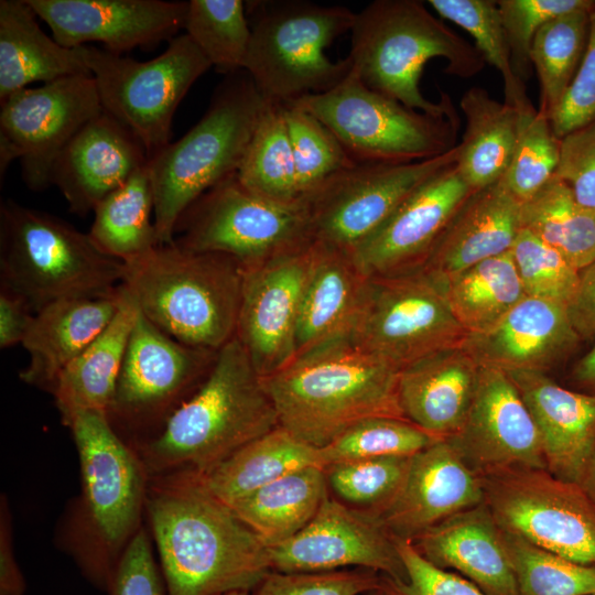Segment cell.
Returning a JSON list of instances; mask_svg holds the SVG:
<instances>
[{"mask_svg": "<svg viewBox=\"0 0 595 595\" xmlns=\"http://www.w3.org/2000/svg\"><path fill=\"white\" fill-rule=\"evenodd\" d=\"M510 252L527 296L569 307L578 286L580 270L524 228H520Z\"/></svg>", "mask_w": 595, "mask_h": 595, "instance_id": "cell-49", "label": "cell"}, {"mask_svg": "<svg viewBox=\"0 0 595 595\" xmlns=\"http://www.w3.org/2000/svg\"><path fill=\"white\" fill-rule=\"evenodd\" d=\"M220 595H251L249 591H234Z\"/></svg>", "mask_w": 595, "mask_h": 595, "instance_id": "cell-62", "label": "cell"}, {"mask_svg": "<svg viewBox=\"0 0 595 595\" xmlns=\"http://www.w3.org/2000/svg\"><path fill=\"white\" fill-rule=\"evenodd\" d=\"M484 502L498 524L571 561L595 565V505L582 487L544 468L482 476Z\"/></svg>", "mask_w": 595, "mask_h": 595, "instance_id": "cell-13", "label": "cell"}, {"mask_svg": "<svg viewBox=\"0 0 595 595\" xmlns=\"http://www.w3.org/2000/svg\"><path fill=\"white\" fill-rule=\"evenodd\" d=\"M25 0L0 1V102L29 84L91 75L76 47L47 36Z\"/></svg>", "mask_w": 595, "mask_h": 595, "instance_id": "cell-33", "label": "cell"}, {"mask_svg": "<svg viewBox=\"0 0 595 595\" xmlns=\"http://www.w3.org/2000/svg\"><path fill=\"white\" fill-rule=\"evenodd\" d=\"M313 241L304 206L266 199L245 187L237 173L201 195L178 218L173 242L230 256L244 268Z\"/></svg>", "mask_w": 595, "mask_h": 595, "instance_id": "cell-11", "label": "cell"}, {"mask_svg": "<svg viewBox=\"0 0 595 595\" xmlns=\"http://www.w3.org/2000/svg\"><path fill=\"white\" fill-rule=\"evenodd\" d=\"M119 289L105 298H73L52 302L34 313L22 346L29 363L20 379L52 393L64 370L112 321Z\"/></svg>", "mask_w": 595, "mask_h": 595, "instance_id": "cell-30", "label": "cell"}, {"mask_svg": "<svg viewBox=\"0 0 595 595\" xmlns=\"http://www.w3.org/2000/svg\"><path fill=\"white\" fill-rule=\"evenodd\" d=\"M567 313L580 337L595 335V261L580 271L578 286Z\"/></svg>", "mask_w": 595, "mask_h": 595, "instance_id": "cell-58", "label": "cell"}, {"mask_svg": "<svg viewBox=\"0 0 595 595\" xmlns=\"http://www.w3.org/2000/svg\"><path fill=\"white\" fill-rule=\"evenodd\" d=\"M244 267L235 258L159 245L125 263L121 286L163 333L219 350L235 337Z\"/></svg>", "mask_w": 595, "mask_h": 595, "instance_id": "cell-5", "label": "cell"}, {"mask_svg": "<svg viewBox=\"0 0 595 595\" xmlns=\"http://www.w3.org/2000/svg\"><path fill=\"white\" fill-rule=\"evenodd\" d=\"M312 242L244 268L235 337L261 377L281 369L295 356L296 327Z\"/></svg>", "mask_w": 595, "mask_h": 595, "instance_id": "cell-19", "label": "cell"}, {"mask_svg": "<svg viewBox=\"0 0 595 595\" xmlns=\"http://www.w3.org/2000/svg\"><path fill=\"white\" fill-rule=\"evenodd\" d=\"M467 336L440 282L419 268L370 278L349 338L401 370L430 354L463 345Z\"/></svg>", "mask_w": 595, "mask_h": 595, "instance_id": "cell-12", "label": "cell"}, {"mask_svg": "<svg viewBox=\"0 0 595 595\" xmlns=\"http://www.w3.org/2000/svg\"><path fill=\"white\" fill-rule=\"evenodd\" d=\"M480 365L461 345L430 354L400 370L398 397L405 419L437 439L462 429Z\"/></svg>", "mask_w": 595, "mask_h": 595, "instance_id": "cell-28", "label": "cell"}, {"mask_svg": "<svg viewBox=\"0 0 595 595\" xmlns=\"http://www.w3.org/2000/svg\"><path fill=\"white\" fill-rule=\"evenodd\" d=\"M443 570H454L487 595H518L501 528L485 502L457 512L411 540Z\"/></svg>", "mask_w": 595, "mask_h": 595, "instance_id": "cell-27", "label": "cell"}, {"mask_svg": "<svg viewBox=\"0 0 595 595\" xmlns=\"http://www.w3.org/2000/svg\"><path fill=\"white\" fill-rule=\"evenodd\" d=\"M560 151L561 139L550 120L534 107L521 111L513 154L501 178L518 202L532 197L555 176Z\"/></svg>", "mask_w": 595, "mask_h": 595, "instance_id": "cell-48", "label": "cell"}, {"mask_svg": "<svg viewBox=\"0 0 595 595\" xmlns=\"http://www.w3.org/2000/svg\"><path fill=\"white\" fill-rule=\"evenodd\" d=\"M411 456H385L337 462L324 467L327 485L347 506L378 516L394 498Z\"/></svg>", "mask_w": 595, "mask_h": 595, "instance_id": "cell-47", "label": "cell"}, {"mask_svg": "<svg viewBox=\"0 0 595 595\" xmlns=\"http://www.w3.org/2000/svg\"><path fill=\"white\" fill-rule=\"evenodd\" d=\"M125 263L69 223L11 199L0 207L1 286L35 313L63 299L115 295Z\"/></svg>", "mask_w": 595, "mask_h": 595, "instance_id": "cell-7", "label": "cell"}, {"mask_svg": "<svg viewBox=\"0 0 595 595\" xmlns=\"http://www.w3.org/2000/svg\"><path fill=\"white\" fill-rule=\"evenodd\" d=\"M154 198L148 163L107 195L94 209L88 232L107 256L130 262L159 246L151 220Z\"/></svg>", "mask_w": 595, "mask_h": 595, "instance_id": "cell-38", "label": "cell"}, {"mask_svg": "<svg viewBox=\"0 0 595 595\" xmlns=\"http://www.w3.org/2000/svg\"><path fill=\"white\" fill-rule=\"evenodd\" d=\"M350 33L347 57L367 87L436 117L456 112L450 96L442 94L441 101L433 102L422 95L425 64L441 57L447 74L468 78L486 63L475 46L416 0H376L355 13Z\"/></svg>", "mask_w": 595, "mask_h": 595, "instance_id": "cell-4", "label": "cell"}, {"mask_svg": "<svg viewBox=\"0 0 595 595\" xmlns=\"http://www.w3.org/2000/svg\"><path fill=\"white\" fill-rule=\"evenodd\" d=\"M430 7L443 19L464 29L475 41L484 60L501 75L505 101L520 111L532 106L524 82L515 74L510 48L497 1L494 0H429Z\"/></svg>", "mask_w": 595, "mask_h": 595, "instance_id": "cell-43", "label": "cell"}, {"mask_svg": "<svg viewBox=\"0 0 595 595\" xmlns=\"http://www.w3.org/2000/svg\"><path fill=\"white\" fill-rule=\"evenodd\" d=\"M370 595H394V593L387 586L383 580V585L380 588L370 592Z\"/></svg>", "mask_w": 595, "mask_h": 595, "instance_id": "cell-61", "label": "cell"}, {"mask_svg": "<svg viewBox=\"0 0 595 595\" xmlns=\"http://www.w3.org/2000/svg\"><path fill=\"white\" fill-rule=\"evenodd\" d=\"M266 105L246 72L228 75L201 120L149 156L159 245L173 242L176 223L190 205L238 172Z\"/></svg>", "mask_w": 595, "mask_h": 595, "instance_id": "cell-6", "label": "cell"}, {"mask_svg": "<svg viewBox=\"0 0 595 595\" xmlns=\"http://www.w3.org/2000/svg\"><path fill=\"white\" fill-rule=\"evenodd\" d=\"M437 439L405 418L371 416L320 448L324 467L345 461L412 456Z\"/></svg>", "mask_w": 595, "mask_h": 595, "instance_id": "cell-45", "label": "cell"}, {"mask_svg": "<svg viewBox=\"0 0 595 595\" xmlns=\"http://www.w3.org/2000/svg\"><path fill=\"white\" fill-rule=\"evenodd\" d=\"M511 64L519 79L530 77V52L537 32L560 15L595 7L593 0H498Z\"/></svg>", "mask_w": 595, "mask_h": 595, "instance_id": "cell-50", "label": "cell"}, {"mask_svg": "<svg viewBox=\"0 0 595 595\" xmlns=\"http://www.w3.org/2000/svg\"><path fill=\"white\" fill-rule=\"evenodd\" d=\"M458 145L410 163H355L325 181L304 203L313 241L351 249L421 184L457 161Z\"/></svg>", "mask_w": 595, "mask_h": 595, "instance_id": "cell-17", "label": "cell"}, {"mask_svg": "<svg viewBox=\"0 0 595 595\" xmlns=\"http://www.w3.org/2000/svg\"><path fill=\"white\" fill-rule=\"evenodd\" d=\"M327 495L324 468L310 466L286 474L228 506L271 547L301 531Z\"/></svg>", "mask_w": 595, "mask_h": 595, "instance_id": "cell-36", "label": "cell"}, {"mask_svg": "<svg viewBox=\"0 0 595 595\" xmlns=\"http://www.w3.org/2000/svg\"><path fill=\"white\" fill-rule=\"evenodd\" d=\"M595 119V8L589 13L586 48L561 104L550 118L554 134L567 133Z\"/></svg>", "mask_w": 595, "mask_h": 595, "instance_id": "cell-53", "label": "cell"}, {"mask_svg": "<svg viewBox=\"0 0 595 595\" xmlns=\"http://www.w3.org/2000/svg\"><path fill=\"white\" fill-rule=\"evenodd\" d=\"M0 175L19 159L32 191L52 185L61 151L91 119L102 112L91 75L64 77L36 88H23L0 102Z\"/></svg>", "mask_w": 595, "mask_h": 595, "instance_id": "cell-15", "label": "cell"}, {"mask_svg": "<svg viewBox=\"0 0 595 595\" xmlns=\"http://www.w3.org/2000/svg\"><path fill=\"white\" fill-rule=\"evenodd\" d=\"M271 571L326 572L358 566L405 576L394 537L380 520L329 494L314 518L296 534L268 547Z\"/></svg>", "mask_w": 595, "mask_h": 595, "instance_id": "cell-18", "label": "cell"}, {"mask_svg": "<svg viewBox=\"0 0 595 595\" xmlns=\"http://www.w3.org/2000/svg\"><path fill=\"white\" fill-rule=\"evenodd\" d=\"M284 117L304 206L325 181L356 162L335 134L310 112L285 104Z\"/></svg>", "mask_w": 595, "mask_h": 595, "instance_id": "cell-46", "label": "cell"}, {"mask_svg": "<svg viewBox=\"0 0 595 595\" xmlns=\"http://www.w3.org/2000/svg\"><path fill=\"white\" fill-rule=\"evenodd\" d=\"M555 176L582 206L595 210V119L561 139Z\"/></svg>", "mask_w": 595, "mask_h": 595, "instance_id": "cell-54", "label": "cell"}, {"mask_svg": "<svg viewBox=\"0 0 595 595\" xmlns=\"http://www.w3.org/2000/svg\"><path fill=\"white\" fill-rule=\"evenodd\" d=\"M482 502V477L447 440H437L411 456L399 491L376 517L393 537L411 541Z\"/></svg>", "mask_w": 595, "mask_h": 595, "instance_id": "cell-23", "label": "cell"}, {"mask_svg": "<svg viewBox=\"0 0 595 595\" xmlns=\"http://www.w3.org/2000/svg\"><path fill=\"white\" fill-rule=\"evenodd\" d=\"M394 542L405 572L403 580H385L394 595H487L459 574L429 562L410 540L394 537Z\"/></svg>", "mask_w": 595, "mask_h": 595, "instance_id": "cell-52", "label": "cell"}, {"mask_svg": "<svg viewBox=\"0 0 595 595\" xmlns=\"http://www.w3.org/2000/svg\"><path fill=\"white\" fill-rule=\"evenodd\" d=\"M217 354L172 338L139 311L108 412L112 426L147 432L145 439L158 433L203 383Z\"/></svg>", "mask_w": 595, "mask_h": 595, "instance_id": "cell-14", "label": "cell"}, {"mask_svg": "<svg viewBox=\"0 0 595 595\" xmlns=\"http://www.w3.org/2000/svg\"><path fill=\"white\" fill-rule=\"evenodd\" d=\"M433 277L468 335L490 329L527 296L510 251L445 277Z\"/></svg>", "mask_w": 595, "mask_h": 595, "instance_id": "cell-37", "label": "cell"}, {"mask_svg": "<svg viewBox=\"0 0 595 595\" xmlns=\"http://www.w3.org/2000/svg\"><path fill=\"white\" fill-rule=\"evenodd\" d=\"M246 4L241 0H191L184 24L185 33L225 75L244 68L251 30Z\"/></svg>", "mask_w": 595, "mask_h": 595, "instance_id": "cell-42", "label": "cell"}, {"mask_svg": "<svg viewBox=\"0 0 595 595\" xmlns=\"http://www.w3.org/2000/svg\"><path fill=\"white\" fill-rule=\"evenodd\" d=\"M119 309L109 325L58 376L52 394L65 425L83 411L107 413L139 309L119 286Z\"/></svg>", "mask_w": 595, "mask_h": 595, "instance_id": "cell-32", "label": "cell"}, {"mask_svg": "<svg viewBox=\"0 0 595 595\" xmlns=\"http://www.w3.org/2000/svg\"><path fill=\"white\" fill-rule=\"evenodd\" d=\"M580 338L565 306L526 296L494 327L468 335L463 346L483 367L545 372Z\"/></svg>", "mask_w": 595, "mask_h": 595, "instance_id": "cell-25", "label": "cell"}, {"mask_svg": "<svg viewBox=\"0 0 595 595\" xmlns=\"http://www.w3.org/2000/svg\"><path fill=\"white\" fill-rule=\"evenodd\" d=\"M237 176L245 187L266 199L303 206L284 105L267 101Z\"/></svg>", "mask_w": 595, "mask_h": 595, "instance_id": "cell-40", "label": "cell"}, {"mask_svg": "<svg viewBox=\"0 0 595 595\" xmlns=\"http://www.w3.org/2000/svg\"><path fill=\"white\" fill-rule=\"evenodd\" d=\"M279 426L261 376L234 337L217 354L203 383L138 455L148 478L204 474L234 452Z\"/></svg>", "mask_w": 595, "mask_h": 595, "instance_id": "cell-2", "label": "cell"}, {"mask_svg": "<svg viewBox=\"0 0 595 595\" xmlns=\"http://www.w3.org/2000/svg\"><path fill=\"white\" fill-rule=\"evenodd\" d=\"M520 224L577 270L595 261V210L582 206L558 176L521 203Z\"/></svg>", "mask_w": 595, "mask_h": 595, "instance_id": "cell-39", "label": "cell"}, {"mask_svg": "<svg viewBox=\"0 0 595 595\" xmlns=\"http://www.w3.org/2000/svg\"><path fill=\"white\" fill-rule=\"evenodd\" d=\"M370 570L326 572L270 571L256 587L255 595H360L383 585Z\"/></svg>", "mask_w": 595, "mask_h": 595, "instance_id": "cell-51", "label": "cell"}, {"mask_svg": "<svg viewBox=\"0 0 595 595\" xmlns=\"http://www.w3.org/2000/svg\"><path fill=\"white\" fill-rule=\"evenodd\" d=\"M310 466L324 468L320 448L277 426L197 475L212 495L231 505L286 474Z\"/></svg>", "mask_w": 595, "mask_h": 595, "instance_id": "cell-35", "label": "cell"}, {"mask_svg": "<svg viewBox=\"0 0 595 595\" xmlns=\"http://www.w3.org/2000/svg\"><path fill=\"white\" fill-rule=\"evenodd\" d=\"M248 3L251 37L242 69L267 101L285 105L322 94L349 74L348 57L334 62L324 51L350 32L355 12L299 0Z\"/></svg>", "mask_w": 595, "mask_h": 595, "instance_id": "cell-8", "label": "cell"}, {"mask_svg": "<svg viewBox=\"0 0 595 595\" xmlns=\"http://www.w3.org/2000/svg\"><path fill=\"white\" fill-rule=\"evenodd\" d=\"M61 45L98 42L121 55L170 41L184 29L188 1L25 0Z\"/></svg>", "mask_w": 595, "mask_h": 595, "instance_id": "cell-22", "label": "cell"}, {"mask_svg": "<svg viewBox=\"0 0 595 595\" xmlns=\"http://www.w3.org/2000/svg\"><path fill=\"white\" fill-rule=\"evenodd\" d=\"M66 426L78 453L87 517L115 574L117 553L140 529L149 478L138 453L119 436L107 413L78 412Z\"/></svg>", "mask_w": 595, "mask_h": 595, "instance_id": "cell-16", "label": "cell"}, {"mask_svg": "<svg viewBox=\"0 0 595 595\" xmlns=\"http://www.w3.org/2000/svg\"><path fill=\"white\" fill-rule=\"evenodd\" d=\"M399 375V368L346 337L294 357L261 380L279 426L321 448L364 419L404 418Z\"/></svg>", "mask_w": 595, "mask_h": 595, "instance_id": "cell-3", "label": "cell"}, {"mask_svg": "<svg viewBox=\"0 0 595 595\" xmlns=\"http://www.w3.org/2000/svg\"><path fill=\"white\" fill-rule=\"evenodd\" d=\"M459 107L466 126L457 143L456 166L467 185L478 191L506 174L517 142L521 111L493 98L482 87L467 89Z\"/></svg>", "mask_w": 595, "mask_h": 595, "instance_id": "cell-34", "label": "cell"}, {"mask_svg": "<svg viewBox=\"0 0 595 595\" xmlns=\"http://www.w3.org/2000/svg\"><path fill=\"white\" fill-rule=\"evenodd\" d=\"M447 440L480 477L513 468L547 469L534 420L505 371L480 366L462 429Z\"/></svg>", "mask_w": 595, "mask_h": 595, "instance_id": "cell-20", "label": "cell"}, {"mask_svg": "<svg viewBox=\"0 0 595 595\" xmlns=\"http://www.w3.org/2000/svg\"><path fill=\"white\" fill-rule=\"evenodd\" d=\"M370 277L350 249L313 241L295 338V356L349 337Z\"/></svg>", "mask_w": 595, "mask_h": 595, "instance_id": "cell-26", "label": "cell"}, {"mask_svg": "<svg viewBox=\"0 0 595 595\" xmlns=\"http://www.w3.org/2000/svg\"><path fill=\"white\" fill-rule=\"evenodd\" d=\"M575 377L578 381L595 390V344L576 365Z\"/></svg>", "mask_w": 595, "mask_h": 595, "instance_id": "cell-59", "label": "cell"}, {"mask_svg": "<svg viewBox=\"0 0 595 595\" xmlns=\"http://www.w3.org/2000/svg\"><path fill=\"white\" fill-rule=\"evenodd\" d=\"M473 192L456 162L440 171L350 249L357 263L370 278L422 268L448 221Z\"/></svg>", "mask_w": 595, "mask_h": 595, "instance_id": "cell-21", "label": "cell"}, {"mask_svg": "<svg viewBox=\"0 0 595 595\" xmlns=\"http://www.w3.org/2000/svg\"><path fill=\"white\" fill-rule=\"evenodd\" d=\"M520 206L502 180L474 191L455 212L422 268L445 277L510 251L521 228Z\"/></svg>", "mask_w": 595, "mask_h": 595, "instance_id": "cell-31", "label": "cell"}, {"mask_svg": "<svg viewBox=\"0 0 595 595\" xmlns=\"http://www.w3.org/2000/svg\"><path fill=\"white\" fill-rule=\"evenodd\" d=\"M594 8L576 10L552 19L533 39L530 60L540 82L538 110L549 120L561 104L581 64L587 44L589 13Z\"/></svg>", "mask_w": 595, "mask_h": 595, "instance_id": "cell-41", "label": "cell"}, {"mask_svg": "<svg viewBox=\"0 0 595 595\" xmlns=\"http://www.w3.org/2000/svg\"><path fill=\"white\" fill-rule=\"evenodd\" d=\"M110 595H166L164 581L154 562L148 533L139 529L117 563Z\"/></svg>", "mask_w": 595, "mask_h": 595, "instance_id": "cell-55", "label": "cell"}, {"mask_svg": "<svg viewBox=\"0 0 595 595\" xmlns=\"http://www.w3.org/2000/svg\"><path fill=\"white\" fill-rule=\"evenodd\" d=\"M508 375L539 430L547 469L577 483L595 445V394L565 389L545 372Z\"/></svg>", "mask_w": 595, "mask_h": 595, "instance_id": "cell-29", "label": "cell"}, {"mask_svg": "<svg viewBox=\"0 0 595 595\" xmlns=\"http://www.w3.org/2000/svg\"><path fill=\"white\" fill-rule=\"evenodd\" d=\"M139 139L102 110L64 147L52 171L71 212L85 216L148 163Z\"/></svg>", "mask_w": 595, "mask_h": 595, "instance_id": "cell-24", "label": "cell"}, {"mask_svg": "<svg viewBox=\"0 0 595 595\" xmlns=\"http://www.w3.org/2000/svg\"><path fill=\"white\" fill-rule=\"evenodd\" d=\"M34 312L26 302L6 288H0V347L21 344Z\"/></svg>", "mask_w": 595, "mask_h": 595, "instance_id": "cell-56", "label": "cell"}, {"mask_svg": "<svg viewBox=\"0 0 595 595\" xmlns=\"http://www.w3.org/2000/svg\"><path fill=\"white\" fill-rule=\"evenodd\" d=\"M591 595H595V594H591Z\"/></svg>", "mask_w": 595, "mask_h": 595, "instance_id": "cell-63", "label": "cell"}, {"mask_svg": "<svg viewBox=\"0 0 595 595\" xmlns=\"http://www.w3.org/2000/svg\"><path fill=\"white\" fill-rule=\"evenodd\" d=\"M25 581L15 560L11 516L6 497L0 508V595H24Z\"/></svg>", "mask_w": 595, "mask_h": 595, "instance_id": "cell-57", "label": "cell"}, {"mask_svg": "<svg viewBox=\"0 0 595 595\" xmlns=\"http://www.w3.org/2000/svg\"><path fill=\"white\" fill-rule=\"evenodd\" d=\"M501 532L518 595L595 594V565L571 561L502 528Z\"/></svg>", "mask_w": 595, "mask_h": 595, "instance_id": "cell-44", "label": "cell"}, {"mask_svg": "<svg viewBox=\"0 0 595 595\" xmlns=\"http://www.w3.org/2000/svg\"><path fill=\"white\" fill-rule=\"evenodd\" d=\"M145 509L166 595L250 592L271 571L268 545L196 473L149 478Z\"/></svg>", "mask_w": 595, "mask_h": 595, "instance_id": "cell-1", "label": "cell"}, {"mask_svg": "<svg viewBox=\"0 0 595 595\" xmlns=\"http://www.w3.org/2000/svg\"><path fill=\"white\" fill-rule=\"evenodd\" d=\"M577 484L595 505V445Z\"/></svg>", "mask_w": 595, "mask_h": 595, "instance_id": "cell-60", "label": "cell"}, {"mask_svg": "<svg viewBox=\"0 0 595 595\" xmlns=\"http://www.w3.org/2000/svg\"><path fill=\"white\" fill-rule=\"evenodd\" d=\"M324 123L356 163H410L453 149L458 116L436 117L367 87L350 69L333 89L292 102Z\"/></svg>", "mask_w": 595, "mask_h": 595, "instance_id": "cell-9", "label": "cell"}, {"mask_svg": "<svg viewBox=\"0 0 595 595\" xmlns=\"http://www.w3.org/2000/svg\"><path fill=\"white\" fill-rule=\"evenodd\" d=\"M76 48L95 79L102 110L128 128L149 156L170 143L177 106L212 67L186 33L147 62L95 46Z\"/></svg>", "mask_w": 595, "mask_h": 595, "instance_id": "cell-10", "label": "cell"}]
</instances>
